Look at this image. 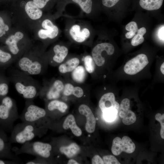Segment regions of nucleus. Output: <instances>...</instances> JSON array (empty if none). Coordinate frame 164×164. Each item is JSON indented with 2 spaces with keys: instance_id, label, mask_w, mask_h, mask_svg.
<instances>
[{
  "instance_id": "20",
  "label": "nucleus",
  "mask_w": 164,
  "mask_h": 164,
  "mask_svg": "<svg viewBox=\"0 0 164 164\" xmlns=\"http://www.w3.org/2000/svg\"><path fill=\"white\" fill-rule=\"evenodd\" d=\"M79 59L77 57L71 58L65 62L59 65L58 69L59 72L62 74L71 73L80 63Z\"/></svg>"
},
{
  "instance_id": "26",
  "label": "nucleus",
  "mask_w": 164,
  "mask_h": 164,
  "mask_svg": "<svg viewBox=\"0 0 164 164\" xmlns=\"http://www.w3.org/2000/svg\"><path fill=\"white\" fill-rule=\"evenodd\" d=\"M10 81L9 77H6L0 70V101L3 97L7 96L9 91Z\"/></svg>"
},
{
  "instance_id": "31",
  "label": "nucleus",
  "mask_w": 164,
  "mask_h": 164,
  "mask_svg": "<svg viewBox=\"0 0 164 164\" xmlns=\"http://www.w3.org/2000/svg\"><path fill=\"white\" fill-rule=\"evenodd\" d=\"M130 104V100L128 98H125L121 101L118 111L119 116L121 118H123L125 116L129 109Z\"/></svg>"
},
{
  "instance_id": "30",
  "label": "nucleus",
  "mask_w": 164,
  "mask_h": 164,
  "mask_svg": "<svg viewBox=\"0 0 164 164\" xmlns=\"http://www.w3.org/2000/svg\"><path fill=\"white\" fill-rule=\"evenodd\" d=\"M84 67L87 71L89 73H92L94 71L95 64L92 57L90 55L85 56L83 58Z\"/></svg>"
},
{
  "instance_id": "5",
  "label": "nucleus",
  "mask_w": 164,
  "mask_h": 164,
  "mask_svg": "<svg viewBox=\"0 0 164 164\" xmlns=\"http://www.w3.org/2000/svg\"><path fill=\"white\" fill-rule=\"evenodd\" d=\"M19 118L17 105L14 99L5 96L0 101V127L11 131L15 122Z\"/></svg>"
},
{
  "instance_id": "33",
  "label": "nucleus",
  "mask_w": 164,
  "mask_h": 164,
  "mask_svg": "<svg viewBox=\"0 0 164 164\" xmlns=\"http://www.w3.org/2000/svg\"><path fill=\"white\" fill-rule=\"evenodd\" d=\"M39 9L43 10L56 0H32Z\"/></svg>"
},
{
  "instance_id": "22",
  "label": "nucleus",
  "mask_w": 164,
  "mask_h": 164,
  "mask_svg": "<svg viewBox=\"0 0 164 164\" xmlns=\"http://www.w3.org/2000/svg\"><path fill=\"white\" fill-rule=\"evenodd\" d=\"M63 127L65 129L70 128L76 136L79 137L82 135L81 130L77 125L75 118L72 114H70L67 117L63 123Z\"/></svg>"
},
{
  "instance_id": "35",
  "label": "nucleus",
  "mask_w": 164,
  "mask_h": 164,
  "mask_svg": "<svg viewBox=\"0 0 164 164\" xmlns=\"http://www.w3.org/2000/svg\"><path fill=\"white\" fill-rule=\"evenodd\" d=\"M103 160L106 164H120L114 155H109L103 157Z\"/></svg>"
},
{
  "instance_id": "28",
  "label": "nucleus",
  "mask_w": 164,
  "mask_h": 164,
  "mask_svg": "<svg viewBox=\"0 0 164 164\" xmlns=\"http://www.w3.org/2000/svg\"><path fill=\"white\" fill-rule=\"evenodd\" d=\"M77 4L85 13L89 14L92 11L93 6L92 0H71Z\"/></svg>"
},
{
  "instance_id": "29",
  "label": "nucleus",
  "mask_w": 164,
  "mask_h": 164,
  "mask_svg": "<svg viewBox=\"0 0 164 164\" xmlns=\"http://www.w3.org/2000/svg\"><path fill=\"white\" fill-rule=\"evenodd\" d=\"M146 32V29L144 27L138 29L137 34L134 36L131 41L132 46H136L143 43L144 40L143 36Z\"/></svg>"
},
{
  "instance_id": "27",
  "label": "nucleus",
  "mask_w": 164,
  "mask_h": 164,
  "mask_svg": "<svg viewBox=\"0 0 164 164\" xmlns=\"http://www.w3.org/2000/svg\"><path fill=\"white\" fill-rule=\"evenodd\" d=\"M119 108L111 107L105 109L102 113L104 119L108 122H111L116 118L118 112Z\"/></svg>"
},
{
  "instance_id": "44",
  "label": "nucleus",
  "mask_w": 164,
  "mask_h": 164,
  "mask_svg": "<svg viewBox=\"0 0 164 164\" xmlns=\"http://www.w3.org/2000/svg\"><path fill=\"white\" fill-rule=\"evenodd\" d=\"M160 70L162 74H164V63H163L161 65Z\"/></svg>"
},
{
  "instance_id": "19",
  "label": "nucleus",
  "mask_w": 164,
  "mask_h": 164,
  "mask_svg": "<svg viewBox=\"0 0 164 164\" xmlns=\"http://www.w3.org/2000/svg\"><path fill=\"white\" fill-rule=\"evenodd\" d=\"M15 62L12 54L2 46H0V70L9 67Z\"/></svg>"
},
{
  "instance_id": "38",
  "label": "nucleus",
  "mask_w": 164,
  "mask_h": 164,
  "mask_svg": "<svg viewBox=\"0 0 164 164\" xmlns=\"http://www.w3.org/2000/svg\"><path fill=\"white\" fill-rule=\"evenodd\" d=\"M120 0H102L103 5L108 8H111L115 5Z\"/></svg>"
},
{
  "instance_id": "42",
  "label": "nucleus",
  "mask_w": 164,
  "mask_h": 164,
  "mask_svg": "<svg viewBox=\"0 0 164 164\" xmlns=\"http://www.w3.org/2000/svg\"><path fill=\"white\" fill-rule=\"evenodd\" d=\"M136 34V33L133 31H129L125 34V37L127 39H131Z\"/></svg>"
},
{
  "instance_id": "8",
  "label": "nucleus",
  "mask_w": 164,
  "mask_h": 164,
  "mask_svg": "<svg viewBox=\"0 0 164 164\" xmlns=\"http://www.w3.org/2000/svg\"><path fill=\"white\" fill-rule=\"evenodd\" d=\"M64 86L63 81L59 79H55L45 83L41 87L39 96L47 101L58 99L62 93Z\"/></svg>"
},
{
  "instance_id": "34",
  "label": "nucleus",
  "mask_w": 164,
  "mask_h": 164,
  "mask_svg": "<svg viewBox=\"0 0 164 164\" xmlns=\"http://www.w3.org/2000/svg\"><path fill=\"white\" fill-rule=\"evenodd\" d=\"M155 119L159 121L161 126L160 134L162 138L164 139V114H161L159 113L156 114L155 116Z\"/></svg>"
},
{
  "instance_id": "12",
  "label": "nucleus",
  "mask_w": 164,
  "mask_h": 164,
  "mask_svg": "<svg viewBox=\"0 0 164 164\" xmlns=\"http://www.w3.org/2000/svg\"><path fill=\"white\" fill-rule=\"evenodd\" d=\"M0 159H4L20 162V159L14 154L11 143L5 131L0 127Z\"/></svg>"
},
{
  "instance_id": "25",
  "label": "nucleus",
  "mask_w": 164,
  "mask_h": 164,
  "mask_svg": "<svg viewBox=\"0 0 164 164\" xmlns=\"http://www.w3.org/2000/svg\"><path fill=\"white\" fill-rule=\"evenodd\" d=\"M80 148L76 143H73L68 146L60 147V152L65 155L68 158H71L76 155L80 151Z\"/></svg>"
},
{
  "instance_id": "23",
  "label": "nucleus",
  "mask_w": 164,
  "mask_h": 164,
  "mask_svg": "<svg viewBox=\"0 0 164 164\" xmlns=\"http://www.w3.org/2000/svg\"><path fill=\"white\" fill-rule=\"evenodd\" d=\"M86 72L84 66L79 65L71 72V78L76 83H82L85 79Z\"/></svg>"
},
{
  "instance_id": "36",
  "label": "nucleus",
  "mask_w": 164,
  "mask_h": 164,
  "mask_svg": "<svg viewBox=\"0 0 164 164\" xmlns=\"http://www.w3.org/2000/svg\"><path fill=\"white\" fill-rule=\"evenodd\" d=\"M83 89L79 86H74L72 90L71 95H73L77 98L82 97L84 94Z\"/></svg>"
},
{
  "instance_id": "3",
  "label": "nucleus",
  "mask_w": 164,
  "mask_h": 164,
  "mask_svg": "<svg viewBox=\"0 0 164 164\" xmlns=\"http://www.w3.org/2000/svg\"><path fill=\"white\" fill-rule=\"evenodd\" d=\"M44 127L35 124L22 122L14 126L9 138L12 143L23 144L43 133Z\"/></svg>"
},
{
  "instance_id": "11",
  "label": "nucleus",
  "mask_w": 164,
  "mask_h": 164,
  "mask_svg": "<svg viewBox=\"0 0 164 164\" xmlns=\"http://www.w3.org/2000/svg\"><path fill=\"white\" fill-rule=\"evenodd\" d=\"M135 149V145L129 137L125 136L121 139L117 137L113 140L111 148L112 153L114 155H120L122 152L132 153Z\"/></svg>"
},
{
  "instance_id": "21",
  "label": "nucleus",
  "mask_w": 164,
  "mask_h": 164,
  "mask_svg": "<svg viewBox=\"0 0 164 164\" xmlns=\"http://www.w3.org/2000/svg\"><path fill=\"white\" fill-rule=\"evenodd\" d=\"M67 108L68 106L66 103L58 99H55L49 101L48 102L45 110L46 112H53L58 111L61 113H64Z\"/></svg>"
},
{
  "instance_id": "37",
  "label": "nucleus",
  "mask_w": 164,
  "mask_h": 164,
  "mask_svg": "<svg viewBox=\"0 0 164 164\" xmlns=\"http://www.w3.org/2000/svg\"><path fill=\"white\" fill-rule=\"evenodd\" d=\"M126 29L129 31H133L136 33L137 32L138 28L137 23L134 21L128 23L125 26Z\"/></svg>"
},
{
  "instance_id": "4",
  "label": "nucleus",
  "mask_w": 164,
  "mask_h": 164,
  "mask_svg": "<svg viewBox=\"0 0 164 164\" xmlns=\"http://www.w3.org/2000/svg\"><path fill=\"white\" fill-rule=\"evenodd\" d=\"M1 43L13 55L15 62L32 45L23 32L12 29Z\"/></svg>"
},
{
  "instance_id": "10",
  "label": "nucleus",
  "mask_w": 164,
  "mask_h": 164,
  "mask_svg": "<svg viewBox=\"0 0 164 164\" xmlns=\"http://www.w3.org/2000/svg\"><path fill=\"white\" fill-rule=\"evenodd\" d=\"M59 29L57 26L52 21L48 19L43 20L38 28L37 34L40 40L45 41L53 40L58 36Z\"/></svg>"
},
{
  "instance_id": "9",
  "label": "nucleus",
  "mask_w": 164,
  "mask_h": 164,
  "mask_svg": "<svg viewBox=\"0 0 164 164\" xmlns=\"http://www.w3.org/2000/svg\"><path fill=\"white\" fill-rule=\"evenodd\" d=\"M114 48L111 43H107L97 44L92 49L91 56L95 65L99 67L103 66L106 61L104 54L112 55L114 53Z\"/></svg>"
},
{
  "instance_id": "1",
  "label": "nucleus",
  "mask_w": 164,
  "mask_h": 164,
  "mask_svg": "<svg viewBox=\"0 0 164 164\" xmlns=\"http://www.w3.org/2000/svg\"><path fill=\"white\" fill-rule=\"evenodd\" d=\"M16 61V69L30 76L41 74L48 63L46 54L32 45Z\"/></svg>"
},
{
  "instance_id": "40",
  "label": "nucleus",
  "mask_w": 164,
  "mask_h": 164,
  "mask_svg": "<svg viewBox=\"0 0 164 164\" xmlns=\"http://www.w3.org/2000/svg\"><path fill=\"white\" fill-rule=\"evenodd\" d=\"M164 26H162L160 27L158 30V36L159 39L164 43Z\"/></svg>"
},
{
  "instance_id": "7",
  "label": "nucleus",
  "mask_w": 164,
  "mask_h": 164,
  "mask_svg": "<svg viewBox=\"0 0 164 164\" xmlns=\"http://www.w3.org/2000/svg\"><path fill=\"white\" fill-rule=\"evenodd\" d=\"M32 101H26L25 108L22 114L19 115V118L22 122L42 126L47 115L46 111L35 105Z\"/></svg>"
},
{
  "instance_id": "41",
  "label": "nucleus",
  "mask_w": 164,
  "mask_h": 164,
  "mask_svg": "<svg viewBox=\"0 0 164 164\" xmlns=\"http://www.w3.org/2000/svg\"><path fill=\"white\" fill-rule=\"evenodd\" d=\"M19 163L12 160H6L0 159V164H15Z\"/></svg>"
},
{
  "instance_id": "24",
  "label": "nucleus",
  "mask_w": 164,
  "mask_h": 164,
  "mask_svg": "<svg viewBox=\"0 0 164 164\" xmlns=\"http://www.w3.org/2000/svg\"><path fill=\"white\" fill-rule=\"evenodd\" d=\"M163 2V0H140L139 4L144 9L152 11L160 8Z\"/></svg>"
},
{
  "instance_id": "39",
  "label": "nucleus",
  "mask_w": 164,
  "mask_h": 164,
  "mask_svg": "<svg viewBox=\"0 0 164 164\" xmlns=\"http://www.w3.org/2000/svg\"><path fill=\"white\" fill-rule=\"evenodd\" d=\"M91 162L92 164H104L103 160L98 155H95L93 157Z\"/></svg>"
},
{
  "instance_id": "13",
  "label": "nucleus",
  "mask_w": 164,
  "mask_h": 164,
  "mask_svg": "<svg viewBox=\"0 0 164 164\" xmlns=\"http://www.w3.org/2000/svg\"><path fill=\"white\" fill-rule=\"evenodd\" d=\"M149 63L148 57L146 55L139 54L126 63L124 70L127 74L135 75L142 70Z\"/></svg>"
},
{
  "instance_id": "6",
  "label": "nucleus",
  "mask_w": 164,
  "mask_h": 164,
  "mask_svg": "<svg viewBox=\"0 0 164 164\" xmlns=\"http://www.w3.org/2000/svg\"><path fill=\"white\" fill-rule=\"evenodd\" d=\"M52 149L51 145L48 143L40 141H29L22 144L20 148H12V150L17 156L25 153L46 159L50 156Z\"/></svg>"
},
{
  "instance_id": "32",
  "label": "nucleus",
  "mask_w": 164,
  "mask_h": 164,
  "mask_svg": "<svg viewBox=\"0 0 164 164\" xmlns=\"http://www.w3.org/2000/svg\"><path fill=\"white\" fill-rule=\"evenodd\" d=\"M136 120V118L135 113L129 109L123 118L122 122L125 125H129L135 123Z\"/></svg>"
},
{
  "instance_id": "17",
  "label": "nucleus",
  "mask_w": 164,
  "mask_h": 164,
  "mask_svg": "<svg viewBox=\"0 0 164 164\" xmlns=\"http://www.w3.org/2000/svg\"><path fill=\"white\" fill-rule=\"evenodd\" d=\"M11 20L8 13L0 11V43L12 30Z\"/></svg>"
},
{
  "instance_id": "2",
  "label": "nucleus",
  "mask_w": 164,
  "mask_h": 164,
  "mask_svg": "<svg viewBox=\"0 0 164 164\" xmlns=\"http://www.w3.org/2000/svg\"><path fill=\"white\" fill-rule=\"evenodd\" d=\"M9 78L17 92L26 101H33L39 96L41 87L31 76L16 69L12 70Z\"/></svg>"
},
{
  "instance_id": "16",
  "label": "nucleus",
  "mask_w": 164,
  "mask_h": 164,
  "mask_svg": "<svg viewBox=\"0 0 164 164\" xmlns=\"http://www.w3.org/2000/svg\"><path fill=\"white\" fill-rule=\"evenodd\" d=\"M78 110L80 114L86 118L85 126L86 131L89 133H92L95 130L96 121L91 109L87 105L82 104L79 107Z\"/></svg>"
},
{
  "instance_id": "14",
  "label": "nucleus",
  "mask_w": 164,
  "mask_h": 164,
  "mask_svg": "<svg viewBox=\"0 0 164 164\" xmlns=\"http://www.w3.org/2000/svg\"><path fill=\"white\" fill-rule=\"evenodd\" d=\"M68 53V49L66 46L56 44L52 48L51 52L46 54L48 63L52 66L59 65L64 61Z\"/></svg>"
},
{
  "instance_id": "15",
  "label": "nucleus",
  "mask_w": 164,
  "mask_h": 164,
  "mask_svg": "<svg viewBox=\"0 0 164 164\" xmlns=\"http://www.w3.org/2000/svg\"><path fill=\"white\" fill-rule=\"evenodd\" d=\"M69 33L72 39L78 43L84 42L90 36V30L88 28H82L77 24H74L70 27Z\"/></svg>"
},
{
  "instance_id": "43",
  "label": "nucleus",
  "mask_w": 164,
  "mask_h": 164,
  "mask_svg": "<svg viewBox=\"0 0 164 164\" xmlns=\"http://www.w3.org/2000/svg\"><path fill=\"white\" fill-rule=\"evenodd\" d=\"M68 164H79V163H78L77 162L76 160L71 159L69 160L68 162L67 163Z\"/></svg>"
},
{
  "instance_id": "18",
  "label": "nucleus",
  "mask_w": 164,
  "mask_h": 164,
  "mask_svg": "<svg viewBox=\"0 0 164 164\" xmlns=\"http://www.w3.org/2000/svg\"><path fill=\"white\" fill-rule=\"evenodd\" d=\"M99 106L102 112L105 109L111 107L119 108V104L116 101L114 94L108 92L101 97L99 102Z\"/></svg>"
}]
</instances>
